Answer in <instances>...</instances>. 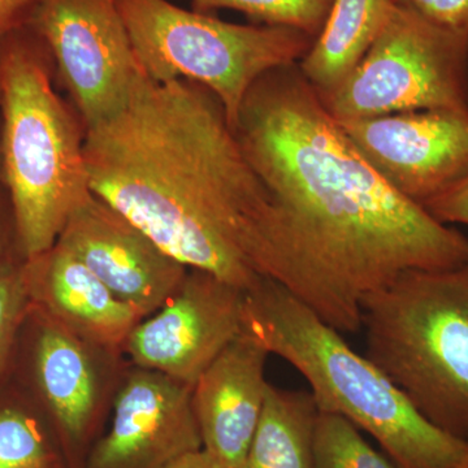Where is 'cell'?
I'll list each match as a JSON object with an SVG mask.
<instances>
[{
    "mask_svg": "<svg viewBox=\"0 0 468 468\" xmlns=\"http://www.w3.org/2000/svg\"><path fill=\"white\" fill-rule=\"evenodd\" d=\"M268 193L260 273L340 334L412 270L468 261V237L397 192L351 143L298 64L261 76L234 126Z\"/></svg>",
    "mask_w": 468,
    "mask_h": 468,
    "instance_id": "obj_1",
    "label": "cell"
},
{
    "mask_svg": "<svg viewBox=\"0 0 468 468\" xmlns=\"http://www.w3.org/2000/svg\"><path fill=\"white\" fill-rule=\"evenodd\" d=\"M91 193L187 270L251 291L268 193L218 98L144 76L122 110L85 129Z\"/></svg>",
    "mask_w": 468,
    "mask_h": 468,
    "instance_id": "obj_2",
    "label": "cell"
},
{
    "mask_svg": "<svg viewBox=\"0 0 468 468\" xmlns=\"http://www.w3.org/2000/svg\"><path fill=\"white\" fill-rule=\"evenodd\" d=\"M243 329L304 378L319 411L377 440L399 468H454L464 440L440 430L380 368L270 279L245 292Z\"/></svg>",
    "mask_w": 468,
    "mask_h": 468,
    "instance_id": "obj_3",
    "label": "cell"
},
{
    "mask_svg": "<svg viewBox=\"0 0 468 468\" xmlns=\"http://www.w3.org/2000/svg\"><path fill=\"white\" fill-rule=\"evenodd\" d=\"M51 57L32 27L5 36L0 57V154L23 261L55 245L91 197L85 126L52 85Z\"/></svg>",
    "mask_w": 468,
    "mask_h": 468,
    "instance_id": "obj_4",
    "label": "cell"
},
{
    "mask_svg": "<svg viewBox=\"0 0 468 468\" xmlns=\"http://www.w3.org/2000/svg\"><path fill=\"white\" fill-rule=\"evenodd\" d=\"M366 356L440 430L468 439V261L412 270L366 298Z\"/></svg>",
    "mask_w": 468,
    "mask_h": 468,
    "instance_id": "obj_5",
    "label": "cell"
},
{
    "mask_svg": "<svg viewBox=\"0 0 468 468\" xmlns=\"http://www.w3.org/2000/svg\"><path fill=\"white\" fill-rule=\"evenodd\" d=\"M135 58L153 81L186 80L220 101L234 129L251 86L300 64L314 39L291 27L239 26L169 0H116Z\"/></svg>",
    "mask_w": 468,
    "mask_h": 468,
    "instance_id": "obj_6",
    "label": "cell"
},
{
    "mask_svg": "<svg viewBox=\"0 0 468 468\" xmlns=\"http://www.w3.org/2000/svg\"><path fill=\"white\" fill-rule=\"evenodd\" d=\"M319 95L338 122L412 111H468V32L394 5L349 76Z\"/></svg>",
    "mask_w": 468,
    "mask_h": 468,
    "instance_id": "obj_7",
    "label": "cell"
},
{
    "mask_svg": "<svg viewBox=\"0 0 468 468\" xmlns=\"http://www.w3.org/2000/svg\"><path fill=\"white\" fill-rule=\"evenodd\" d=\"M119 358L30 307L14 375L50 419L68 468H82L94 443L104 410L124 377H116Z\"/></svg>",
    "mask_w": 468,
    "mask_h": 468,
    "instance_id": "obj_8",
    "label": "cell"
},
{
    "mask_svg": "<svg viewBox=\"0 0 468 468\" xmlns=\"http://www.w3.org/2000/svg\"><path fill=\"white\" fill-rule=\"evenodd\" d=\"M27 24L48 48L85 129L122 110L146 76L116 0H39Z\"/></svg>",
    "mask_w": 468,
    "mask_h": 468,
    "instance_id": "obj_9",
    "label": "cell"
},
{
    "mask_svg": "<svg viewBox=\"0 0 468 468\" xmlns=\"http://www.w3.org/2000/svg\"><path fill=\"white\" fill-rule=\"evenodd\" d=\"M245 292L205 271H187L165 303L134 326L125 356L134 367L194 387L241 335Z\"/></svg>",
    "mask_w": 468,
    "mask_h": 468,
    "instance_id": "obj_10",
    "label": "cell"
},
{
    "mask_svg": "<svg viewBox=\"0 0 468 468\" xmlns=\"http://www.w3.org/2000/svg\"><path fill=\"white\" fill-rule=\"evenodd\" d=\"M338 122L378 174L423 207L468 177V111H412Z\"/></svg>",
    "mask_w": 468,
    "mask_h": 468,
    "instance_id": "obj_11",
    "label": "cell"
},
{
    "mask_svg": "<svg viewBox=\"0 0 468 468\" xmlns=\"http://www.w3.org/2000/svg\"><path fill=\"white\" fill-rule=\"evenodd\" d=\"M202 451L193 387L159 372H124L107 432L92 443L82 468H163Z\"/></svg>",
    "mask_w": 468,
    "mask_h": 468,
    "instance_id": "obj_12",
    "label": "cell"
},
{
    "mask_svg": "<svg viewBox=\"0 0 468 468\" xmlns=\"http://www.w3.org/2000/svg\"><path fill=\"white\" fill-rule=\"evenodd\" d=\"M58 242L144 318L165 303L189 271L94 194L73 212Z\"/></svg>",
    "mask_w": 468,
    "mask_h": 468,
    "instance_id": "obj_13",
    "label": "cell"
},
{
    "mask_svg": "<svg viewBox=\"0 0 468 468\" xmlns=\"http://www.w3.org/2000/svg\"><path fill=\"white\" fill-rule=\"evenodd\" d=\"M268 353L242 329L193 387L202 451L217 468H241L257 430L268 388Z\"/></svg>",
    "mask_w": 468,
    "mask_h": 468,
    "instance_id": "obj_14",
    "label": "cell"
},
{
    "mask_svg": "<svg viewBox=\"0 0 468 468\" xmlns=\"http://www.w3.org/2000/svg\"><path fill=\"white\" fill-rule=\"evenodd\" d=\"M30 302L86 343L124 354L143 313L120 301L63 243L23 261Z\"/></svg>",
    "mask_w": 468,
    "mask_h": 468,
    "instance_id": "obj_15",
    "label": "cell"
},
{
    "mask_svg": "<svg viewBox=\"0 0 468 468\" xmlns=\"http://www.w3.org/2000/svg\"><path fill=\"white\" fill-rule=\"evenodd\" d=\"M393 0H335L325 26L302 58V75L319 94L335 90L383 29Z\"/></svg>",
    "mask_w": 468,
    "mask_h": 468,
    "instance_id": "obj_16",
    "label": "cell"
},
{
    "mask_svg": "<svg viewBox=\"0 0 468 468\" xmlns=\"http://www.w3.org/2000/svg\"><path fill=\"white\" fill-rule=\"evenodd\" d=\"M318 415L310 390L268 384L260 423L241 468H313Z\"/></svg>",
    "mask_w": 468,
    "mask_h": 468,
    "instance_id": "obj_17",
    "label": "cell"
},
{
    "mask_svg": "<svg viewBox=\"0 0 468 468\" xmlns=\"http://www.w3.org/2000/svg\"><path fill=\"white\" fill-rule=\"evenodd\" d=\"M0 468H68L50 419L14 372L0 387Z\"/></svg>",
    "mask_w": 468,
    "mask_h": 468,
    "instance_id": "obj_18",
    "label": "cell"
},
{
    "mask_svg": "<svg viewBox=\"0 0 468 468\" xmlns=\"http://www.w3.org/2000/svg\"><path fill=\"white\" fill-rule=\"evenodd\" d=\"M313 468H399L343 417L319 411Z\"/></svg>",
    "mask_w": 468,
    "mask_h": 468,
    "instance_id": "obj_19",
    "label": "cell"
},
{
    "mask_svg": "<svg viewBox=\"0 0 468 468\" xmlns=\"http://www.w3.org/2000/svg\"><path fill=\"white\" fill-rule=\"evenodd\" d=\"M197 11L233 9L264 26L298 30L315 41L325 26L335 0H190Z\"/></svg>",
    "mask_w": 468,
    "mask_h": 468,
    "instance_id": "obj_20",
    "label": "cell"
},
{
    "mask_svg": "<svg viewBox=\"0 0 468 468\" xmlns=\"http://www.w3.org/2000/svg\"><path fill=\"white\" fill-rule=\"evenodd\" d=\"M23 261L0 270V387L14 372L21 332L32 307Z\"/></svg>",
    "mask_w": 468,
    "mask_h": 468,
    "instance_id": "obj_21",
    "label": "cell"
},
{
    "mask_svg": "<svg viewBox=\"0 0 468 468\" xmlns=\"http://www.w3.org/2000/svg\"><path fill=\"white\" fill-rule=\"evenodd\" d=\"M393 3L439 26L468 32V0H393Z\"/></svg>",
    "mask_w": 468,
    "mask_h": 468,
    "instance_id": "obj_22",
    "label": "cell"
},
{
    "mask_svg": "<svg viewBox=\"0 0 468 468\" xmlns=\"http://www.w3.org/2000/svg\"><path fill=\"white\" fill-rule=\"evenodd\" d=\"M424 207L443 224L468 227V177L428 202Z\"/></svg>",
    "mask_w": 468,
    "mask_h": 468,
    "instance_id": "obj_23",
    "label": "cell"
},
{
    "mask_svg": "<svg viewBox=\"0 0 468 468\" xmlns=\"http://www.w3.org/2000/svg\"><path fill=\"white\" fill-rule=\"evenodd\" d=\"M23 261L18 251L16 228L7 190L0 181V270Z\"/></svg>",
    "mask_w": 468,
    "mask_h": 468,
    "instance_id": "obj_24",
    "label": "cell"
},
{
    "mask_svg": "<svg viewBox=\"0 0 468 468\" xmlns=\"http://www.w3.org/2000/svg\"><path fill=\"white\" fill-rule=\"evenodd\" d=\"M39 0H0V27L15 29L24 26Z\"/></svg>",
    "mask_w": 468,
    "mask_h": 468,
    "instance_id": "obj_25",
    "label": "cell"
},
{
    "mask_svg": "<svg viewBox=\"0 0 468 468\" xmlns=\"http://www.w3.org/2000/svg\"><path fill=\"white\" fill-rule=\"evenodd\" d=\"M163 468H217L203 451L189 452Z\"/></svg>",
    "mask_w": 468,
    "mask_h": 468,
    "instance_id": "obj_26",
    "label": "cell"
},
{
    "mask_svg": "<svg viewBox=\"0 0 468 468\" xmlns=\"http://www.w3.org/2000/svg\"><path fill=\"white\" fill-rule=\"evenodd\" d=\"M454 468H468V439L464 440L463 452Z\"/></svg>",
    "mask_w": 468,
    "mask_h": 468,
    "instance_id": "obj_27",
    "label": "cell"
},
{
    "mask_svg": "<svg viewBox=\"0 0 468 468\" xmlns=\"http://www.w3.org/2000/svg\"><path fill=\"white\" fill-rule=\"evenodd\" d=\"M11 30L12 29H2V27H0V57H2L3 43H5V36H7Z\"/></svg>",
    "mask_w": 468,
    "mask_h": 468,
    "instance_id": "obj_28",
    "label": "cell"
},
{
    "mask_svg": "<svg viewBox=\"0 0 468 468\" xmlns=\"http://www.w3.org/2000/svg\"><path fill=\"white\" fill-rule=\"evenodd\" d=\"M0 131H2V120H0ZM0 181H2V154H0Z\"/></svg>",
    "mask_w": 468,
    "mask_h": 468,
    "instance_id": "obj_29",
    "label": "cell"
}]
</instances>
